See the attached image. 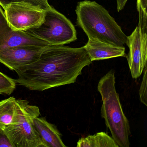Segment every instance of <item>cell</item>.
<instances>
[{
  "mask_svg": "<svg viewBox=\"0 0 147 147\" xmlns=\"http://www.w3.org/2000/svg\"><path fill=\"white\" fill-rule=\"evenodd\" d=\"M24 45L47 46L50 45L26 32L13 30L8 24L4 11L0 7V51Z\"/></svg>",
  "mask_w": 147,
  "mask_h": 147,
  "instance_id": "obj_9",
  "label": "cell"
},
{
  "mask_svg": "<svg viewBox=\"0 0 147 147\" xmlns=\"http://www.w3.org/2000/svg\"><path fill=\"white\" fill-rule=\"evenodd\" d=\"M25 1L33 5L40 6L45 10H47L50 7L48 0H0V7L4 9L6 6L11 2Z\"/></svg>",
  "mask_w": 147,
  "mask_h": 147,
  "instance_id": "obj_16",
  "label": "cell"
},
{
  "mask_svg": "<svg viewBox=\"0 0 147 147\" xmlns=\"http://www.w3.org/2000/svg\"><path fill=\"white\" fill-rule=\"evenodd\" d=\"M16 86L15 80L0 72V94L11 95Z\"/></svg>",
  "mask_w": 147,
  "mask_h": 147,
  "instance_id": "obj_14",
  "label": "cell"
},
{
  "mask_svg": "<svg viewBox=\"0 0 147 147\" xmlns=\"http://www.w3.org/2000/svg\"><path fill=\"white\" fill-rule=\"evenodd\" d=\"M47 46L24 45L6 48L0 51V63L11 70H16L37 61Z\"/></svg>",
  "mask_w": 147,
  "mask_h": 147,
  "instance_id": "obj_8",
  "label": "cell"
},
{
  "mask_svg": "<svg viewBox=\"0 0 147 147\" xmlns=\"http://www.w3.org/2000/svg\"><path fill=\"white\" fill-rule=\"evenodd\" d=\"M115 72L111 69L99 81L98 90L101 95L102 117L105 119L112 138L119 147H129L130 127L124 113L115 87Z\"/></svg>",
  "mask_w": 147,
  "mask_h": 147,
  "instance_id": "obj_3",
  "label": "cell"
},
{
  "mask_svg": "<svg viewBox=\"0 0 147 147\" xmlns=\"http://www.w3.org/2000/svg\"><path fill=\"white\" fill-rule=\"evenodd\" d=\"M7 21L16 31H25L41 25L46 10L40 6L25 1L11 2L4 8Z\"/></svg>",
  "mask_w": 147,
  "mask_h": 147,
  "instance_id": "obj_6",
  "label": "cell"
},
{
  "mask_svg": "<svg viewBox=\"0 0 147 147\" xmlns=\"http://www.w3.org/2000/svg\"><path fill=\"white\" fill-rule=\"evenodd\" d=\"M25 32L50 45H63L77 39L71 21L51 6L46 10L44 21L41 25Z\"/></svg>",
  "mask_w": 147,
  "mask_h": 147,
  "instance_id": "obj_5",
  "label": "cell"
},
{
  "mask_svg": "<svg viewBox=\"0 0 147 147\" xmlns=\"http://www.w3.org/2000/svg\"><path fill=\"white\" fill-rule=\"evenodd\" d=\"M77 24L89 39L124 46L127 36L107 10L94 1L78 2L76 9Z\"/></svg>",
  "mask_w": 147,
  "mask_h": 147,
  "instance_id": "obj_2",
  "label": "cell"
},
{
  "mask_svg": "<svg viewBox=\"0 0 147 147\" xmlns=\"http://www.w3.org/2000/svg\"><path fill=\"white\" fill-rule=\"evenodd\" d=\"M144 71L142 80L140 85L139 91V98L141 103L147 106V67L145 66Z\"/></svg>",
  "mask_w": 147,
  "mask_h": 147,
  "instance_id": "obj_17",
  "label": "cell"
},
{
  "mask_svg": "<svg viewBox=\"0 0 147 147\" xmlns=\"http://www.w3.org/2000/svg\"><path fill=\"white\" fill-rule=\"evenodd\" d=\"M128 0H116L117 1V10L118 12L122 11L125 6V4H126Z\"/></svg>",
  "mask_w": 147,
  "mask_h": 147,
  "instance_id": "obj_19",
  "label": "cell"
},
{
  "mask_svg": "<svg viewBox=\"0 0 147 147\" xmlns=\"http://www.w3.org/2000/svg\"><path fill=\"white\" fill-rule=\"evenodd\" d=\"M17 108V99L11 97L0 101V128H4L12 123Z\"/></svg>",
  "mask_w": 147,
  "mask_h": 147,
  "instance_id": "obj_13",
  "label": "cell"
},
{
  "mask_svg": "<svg viewBox=\"0 0 147 147\" xmlns=\"http://www.w3.org/2000/svg\"><path fill=\"white\" fill-rule=\"evenodd\" d=\"M147 0H137V10L139 13L138 26L142 30L147 32Z\"/></svg>",
  "mask_w": 147,
  "mask_h": 147,
  "instance_id": "obj_15",
  "label": "cell"
},
{
  "mask_svg": "<svg viewBox=\"0 0 147 147\" xmlns=\"http://www.w3.org/2000/svg\"><path fill=\"white\" fill-rule=\"evenodd\" d=\"M76 147H119L111 137L102 131L81 138L77 142Z\"/></svg>",
  "mask_w": 147,
  "mask_h": 147,
  "instance_id": "obj_12",
  "label": "cell"
},
{
  "mask_svg": "<svg viewBox=\"0 0 147 147\" xmlns=\"http://www.w3.org/2000/svg\"><path fill=\"white\" fill-rule=\"evenodd\" d=\"M40 115L36 106L25 100L17 99V108L12 123L4 128L15 147H43L42 140L34 124Z\"/></svg>",
  "mask_w": 147,
  "mask_h": 147,
  "instance_id": "obj_4",
  "label": "cell"
},
{
  "mask_svg": "<svg viewBox=\"0 0 147 147\" xmlns=\"http://www.w3.org/2000/svg\"><path fill=\"white\" fill-rule=\"evenodd\" d=\"M15 147L3 129L0 128V147Z\"/></svg>",
  "mask_w": 147,
  "mask_h": 147,
  "instance_id": "obj_18",
  "label": "cell"
},
{
  "mask_svg": "<svg viewBox=\"0 0 147 147\" xmlns=\"http://www.w3.org/2000/svg\"><path fill=\"white\" fill-rule=\"evenodd\" d=\"M83 47L92 62L126 56L124 46H116L94 39L88 38Z\"/></svg>",
  "mask_w": 147,
  "mask_h": 147,
  "instance_id": "obj_10",
  "label": "cell"
},
{
  "mask_svg": "<svg viewBox=\"0 0 147 147\" xmlns=\"http://www.w3.org/2000/svg\"><path fill=\"white\" fill-rule=\"evenodd\" d=\"M126 44L129 51L125 57L132 78L137 79L141 76L147 65V32L138 26L127 36Z\"/></svg>",
  "mask_w": 147,
  "mask_h": 147,
  "instance_id": "obj_7",
  "label": "cell"
},
{
  "mask_svg": "<svg viewBox=\"0 0 147 147\" xmlns=\"http://www.w3.org/2000/svg\"><path fill=\"white\" fill-rule=\"evenodd\" d=\"M92 62L83 47L48 45L37 61L14 70L18 76L15 82L39 91L74 83L83 69Z\"/></svg>",
  "mask_w": 147,
  "mask_h": 147,
  "instance_id": "obj_1",
  "label": "cell"
},
{
  "mask_svg": "<svg viewBox=\"0 0 147 147\" xmlns=\"http://www.w3.org/2000/svg\"><path fill=\"white\" fill-rule=\"evenodd\" d=\"M34 125L42 140L43 147H66L61 138V134L53 124L44 117L35 118Z\"/></svg>",
  "mask_w": 147,
  "mask_h": 147,
  "instance_id": "obj_11",
  "label": "cell"
}]
</instances>
